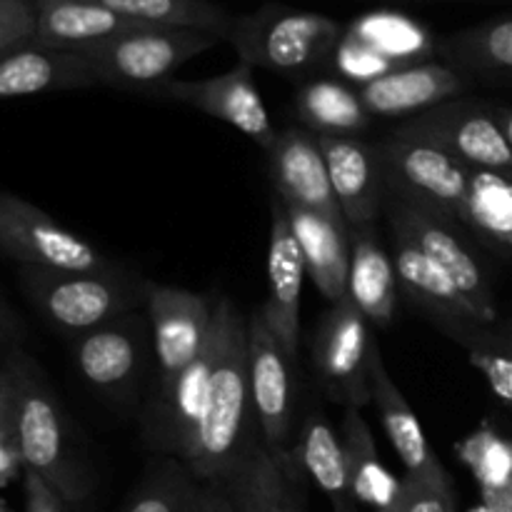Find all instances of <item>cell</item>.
I'll return each instance as SVG.
<instances>
[{"label":"cell","mask_w":512,"mask_h":512,"mask_svg":"<svg viewBox=\"0 0 512 512\" xmlns=\"http://www.w3.org/2000/svg\"><path fill=\"white\" fill-rule=\"evenodd\" d=\"M223 320V348L205 395L190 448L183 463L198 483H225L243 465L250 443L258 438L250 400L248 318L228 295L215 298Z\"/></svg>","instance_id":"1"},{"label":"cell","mask_w":512,"mask_h":512,"mask_svg":"<svg viewBox=\"0 0 512 512\" xmlns=\"http://www.w3.org/2000/svg\"><path fill=\"white\" fill-rule=\"evenodd\" d=\"M13 378L18 388L15 440L23 468L40 475L70 508H83L93 495V473L68 415L28 360L13 365Z\"/></svg>","instance_id":"2"},{"label":"cell","mask_w":512,"mask_h":512,"mask_svg":"<svg viewBox=\"0 0 512 512\" xmlns=\"http://www.w3.org/2000/svg\"><path fill=\"white\" fill-rule=\"evenodd\" d=\"M345 25L318 10L268 3L235 18L228 40L238 63L285 78H303L328 68Z\"/></svg>","instance_id":"3"},{"label":"cell","mask_w":512,"mask_h":512,"mask_svg":"<svg viewBox=\"0 0 512 512\" xmlns=\"http://www.w3.org/2000/svg\"><path fill=\"white\" fill-rule=\"evenodd\" d=\"M23 278L40 313L73 335H85L120 315L143 310L155 285L120 265L98 273L25 268Z\"/></svg>","instance_id":"4"},{"label":"cell","mask_w":512,"mask_h":512,"mask_svg":"<svg viewBox=\"0 0 512 512\" xmlns=\"http://www.w3.org/2000/svg\"><path fill=\"white\" fill-rule=\"evenodd\" d=\"M218 35L195 28H138L85 50L98 85L150 95L180 65L218 45Z\"/></svg>","instance_id":"5"},{"label":"cell","mask_w":512,"mask_h":512,"mask_svg":"<svg viewBox=\"0 0 512 512\" xmlns=\"http://www.w3.org/2000/svg\"><path fill=\"white\" fill-rule=\"evenodd\" d=\"M385 183L393 200L445 215L460 223L468 200L473 170L433 140L405 130L403 125L380 145Z\"/></svg>","instance_id":"6"},{"label":"cell","mask_w":512,"mask_h":512,"mask_svg":"<svg viewBox=\"0 0 512 512\" xmlns=\"http://www.w3.org/2000/svg\"><path fill=\"white\" fill-rule=\"evenodd\" d=\"M438 55V40L423 23L398 10H373L345 25L328 68L350 85L373 83L393 70Z\"/></svg>","instance_id":"7"},{"label":"cell","mask_w":512,"mask_h":512,"mask_svg":"<svg viewBox=\"0 0 512 512\" xmlns=\"http://www.w3.org/2000/svg\"><path fill=\"white\" fill-rule=\"evenodd\" d=\"M295 360L285 353L260 310L248 318V373L255 428L275 463L293 478L303 480L295 460Z\"/></svg>","instance_id":"8"},{"label":"cell","mask_w":512,"mask_h":512,"mask_svg":"<svg viewBox=\"0 0 512 512\" xmlns=\"http://www.w3.org/2000/svg\"><path fill=\"white\" fill-rule=\"evenodd\" d=\"M378 348L370 323L353 300L330 305L313 335V368L320 390L343 408L368 405L373 400L370 363Z\"/></svg>","instance_id":"9"},{"label":"cell","mask_w":512,"mask_h":512,"mask_svg":"<svg viewBox=\"0 0 512 512\" xmlns=\"http://www.w3.org/2000/svg\"><path fill=\"white\" fill-rule=\"evenodd\" d=\"M0 248L25 268L60 273H98L115 268L113 260L88 240L70 233L35 205L0 195Z\"/></svg>","instance_id":"10"},{"label":"cell","mask_w":512,"mask_h":512,"mask_svg":"<svg viewBox=\"0 0 512 512\" xmlns=\"http://www.w3.org/2000/svg\"><path fill=\"white\" fill-rule=\"evenodd\" d=\"M153 345L148 310L120 315L90 333L78 335L73 358L85 383L110 403H128L143 378Z\"/></svg>","instance_id":"11"},{"label":"cell","mask_w":512,"mask_h":512,"mask_svg":"<svg viewBox=\"0 0 512 512\" xmlns=\"http://www.w3.org/2000/svg\"><path fill=\"white\" fill-rule=\"evenodd\" d=\"M403 128L438 143L470 170L512 180V145L495 120L493 108L455 98L405 120Z\"/></svg>","instance_id":"12"},{"label":"cell","mask_w":512,"mask_h":512,"mask_svg":"<svg viewBox=\"0 0 512 512\" xmlns=\"http://www.w3.org/2000/svg\"><path fill=\"white\" fill-rule=\"evenodd\" d=\"M390 220H393L395 233L413 240L458 285L460 293L478 310L480 323L493 328L498 323V305H495L488 273L480 265V260L475 258L470 245L455 230V220L430 213V210L415 208V205L400 203V200H393Z\"/></svg>","instance_id":"13"},{"label":"cell","mask_w":512,"mask_h":512,"mask_svg":"<svg viewBox=\"0 0 512 512\" xmlns=\"http://www.w3.org/2000/svg\"><path fill=\"white\" fill-rule=\"evenodd\" d=\"M150 98L173 100V103L200 110L210 118L223 120L248 135L250 140H255L263 150H268L278 135V130L270 123L268 110H265L263 95L255 85L253 68L245 63L233 65L225 73L210 75L203 80L170 78L168 83L155 88Z\"/></svg>","instance_id":"14"},{"label":"cell","mask_w":512,"mask_h":512,"mask_svg":"<svg viewBox=\"0 0 512 512\" xmlns=\"http://www.w3.org/2000/svg\"><path fill=\"white\" fill-rule=\"evenodd\" d=\"M215 298L173 285H153L145 310L153 328L158 378L153 390L170 388L203 350L213 325Z\"/></svg>","instance_id":"15"},{"label":"cell","mask_w":512,"mask_h":512,"mask_svg":"<svg viewBox=\"0 0 512 512\" xmlns=\"http://www.w3.org/2000/svg\"><path fill=\"white\" fill-rule=\"evenodd\" d=\"M320 148L348 228H373L388 195L380 148L358 135H323Z\"/></svg>","instance_id":"16"},{"label":"cell","mask_w":512,"mask_h":512,"mask_svg":"<svg viewBox=\"0 0 512 512\" xmlns=\"http://www.w3.org/2000/svg\"><path fill=\"white\" fill-rule=\"evenodd\" d=\"M270 180L278 198L295 208L315 210L333 220H345L330 185L320 138L308 128H285L268 150Z\"/></svg>","instance_id":"17"},{"label":"cell","mask_w":512,"mask_h":512,"mask_svg":"<svg viewBox=\"0 0 512 512\" xmlns=\"http://www.w3.org/2000/svg\"><path fill=\"white\" fill-rule=\"evenodd\" d=\"M473 80L445 60H425L363 85L360 98L373 118H415L460 98Z\"/></svg>","instance_id":"18"},{"label":"cell","mask_w":512,"mask_h":512,"mask_svg":"<svg viewBox=\"0 0 512 512\" xmlns=\"http://www.w3.org/2000/svg\"><path fill=\"white\" fill-rule=\"evenodd\" d=\"M305 278L308 270L290 230L288 213L280 198H275L268 245V300L260 313L265 315L270 330L293 360L298 358L300 348V300H303Z\"/></svg>","instance_id":"19"},{"label":"cell","mask_w":512,"mask_h":512,"mask_svg":"<svg viewBox=\"0 0 512 512\" xmlns=\"http://www.w3.org/2000/svg\"><path fill=\"white\" fill-rule=\"evenodd\" d=\"M393 263L398 285L410 303L430 315L443 333L465 328V325H483L478 310L458 290V285L405 235L393 230Z\"/></svg>","instance_id":"20"},{"label":"cell","mask_w":512,"mask_h":512,"mask_svg":"<svg viewBox=\"0 0 512 512\" xmlns=\"http://www.w3.org/2000/svg\"><path fill=\"white\" fill-rule=\"evenodd\" d=\"M283 203V200H280ZM285 205L290 230L295 235L305 270L318 293L330 305L348 300L350 273V228L345 220H333L315 210Z\"/></svg>","instance_id":"21"},{"label":"cell","mask_w":512,"mask_h":512,"mask_svg":"<svg viewBox=\"0 0 512 512\" xmlns=\"http://www.w3.org/2000/svg\"><path fill=\"white\" fill-rule=\"evenodd\" d=\"M35 38L33 43L55 50H85L103 45L130 30L148 28L138 25L93 0H33Z\"/></svg>","instance_id":"22"},{"label":"cell","mask_w":512,"mask_h":512,"mask_svg":"<svg viewBox=\"0 0 512 512\" xmlns=\"http://www.w3.org/2000/svg\"><path fill=\"white\" fill-rule=\"evenodd\" d=\"M98 85L83 53L25 43L0 58V100Z\"/></svg>","instance_id":"23"},{"label":"cell","mask_w":512,"mask_h":512,"mask_svg":"<svg viewBox=\"0 0 512 512\" xmlns=\"http://www.w3.org/2000/svg\"><path fill=\"white\" fill-rule=\"evenodd\" d=\"M398 275L373 228H350L348 298L370 325L388 328L398 308Z\"/></svg>","instance_id":"24"},{"label":"cell","mask_w":512,"mask_h":512,"mask_svg":"<svg viewBox=\"0 0 512 512\" xmlns=\"http://www.w3.org/2000/svg\"><path fill=\"white\" fill-rule=\"evenodd\" d=\"M345 463H348V485L353 503L373 510H390L398 505L403 478H395L378 455L373 430L365 423L358 408H345L340 425Z\"/></svg>","instance_id":"25"},{"label":"cell","mask_w":512,"mask_h":512,"mask_svg":"<svg viewBox=\"0 0 512 512\" xmlns=\"http://www.w3.org/2000/svg\"><path fill=\"white\" fill-rule=\"evenodd\" d=\"M438 55L470 80L512 83V15L443 35Z\"/></svg>","instance_id":"26"},{"label":"cell","mask_w":512,"mask_h":512,"mask_svg":"<svg viewBox=\"0 0 512 512\" xmlns=\"http://www.w3.org/2000/svg\"><path fill=\"white\" fill-rule=\"evenodd\" d=\"M370 395H373V403L380 413L385 435L398 453L400 463L405 465V473H423V470L440 465L438 455L428 445L418 415L410 408L405 395L400 393L395 380L390 378L380 348L375 350L373 363H370Z\"/></svg>","instance_id":"27"},{"label":"cell","mask_w":512,"mask_h":512,"mask_svg":"<svg viewBox=\"0 0 512 512\" xmlns=\"http://www.w3.org/2000/svg\"><path fill=\"white\" fill-rule=\"evenodd\" d=\"M228 483L238 512H305L303 480L275 463L260 435L250 443L243 465Z\"/></svg>","instance_id":"28"},{"label":"cell","mask_w":512,"mask_h":512,"mask_svg":"<svg viewBox=\"0 0 512 512\" xmlns=\"http://www.w3.org/2000/svg\"><path fill=\"white\" fill-rule=\"evenodd\" d=\"M295 460H298L303 475H308L328 495L333 510L355 505L350 498L343 440L318 408H308L303 423H300V435L295 440Z\"/></svg>","instance_id":"29"},{"label":"cell","mask_w":512,"mask_h":512,"mask_svg":"<svg viewBox=\"0 0 512 512\" xmlns=\"http://www.w3.org/2000/svg\"><path fill=\"white\" fill-rule=\"evenodd\" d=\"M298 118L303 128L323 135H358L370 125L373 115L365 108L360 90L340 78H315L300 88Z\"/></svg>","instance_id":"30"},{"label":"cell","mask_w":512,"mask_h":512,"mask_svg":"<svg viewBox=\"0 0 512 512\" xmlns=\"http://www.w3.org/2000/svg\"><path fill=\"white\" fill-rule=\"evenodd\" d=\"M148 28H195L228 40L233 15L210 0H93Z\"/></svg>","instance_id":"31"},{"label":"cell","mask_w":512,"mask_h":512,"mask_svg":"<svg viewBox=\"0 0 512 512\" xmlns=\"http://www.w3.org/2000/svg\"><path fill=\"white\" fill-rule=\"evenodd\" d=\"M460 223L493 245L512 250V180L473 170Z\"/></svg>","instance_id":"32"},{"label":"cell","mask_w":512,"mask_h":512,"mask_svg":"<svg viewBox=\"0 0 512 512\" xmlns=\"http://www.w3.org/2000/svg\"><path fill=\"white\" fill-rule=\"evenodd\" d=\"M198 480L188 470V465L173 455H160L133 495L125 503L123 512H185L195 493Z\"/></svg>","instance_id":"33"},{"label":"cell","mask_w":512,"mask_h":512,"mask_svg":"<svg viewBox=\"0 0 512 512\" xmlns=\"http://www.w3.org/2000/svg\"><path fill=\"white\" fill-rule=\"evenodd\" d=\"M455 455L470 470L480 493H493L512 485V440L483 423L455 445Z\"/></svg>","instance_id":"34"},{"label":"cell","mask_w":512,"mask_h":512,"mask_svg":"<svg viewBox=\"0 0 512 512\" xmlns=\"http://www.w3.org/2000/svg\"><path fill=\"white\" fill-rule=\"evenodd\" d=\"M448 335L468 350L470 365L483 373L493 393L512 408V350L503 343L498 330L488 325H465Z\"/></svg>","instance_id":"35"},{"label":"cell","mask_w":512,"mask_h":512,"mask_svg":"<svg viewBox=\"0 0 512 512\" xmlns=\"http://www.w3.org/2000/svg\"><path fill=\"white\" fill-rule=\"evenodd\" d=\"M398 512H455V490L443 463L423 473H405Z\"/></svg>","instance_id":"36"},{"label":"cell","mask_w":512,"mask_h":512,"mask_svg":"<svg viewBox=\"0 0 512 512\" xmlns=\"http://www.w3.org/2000/svg\"><path fill=\"white\" fill-rule=\"evenodd\" d=\"M35 38L33 0H0V58Z\"/></svg>","instance_id":"37"},{"label":"cell","mask_w":512,"mask_h":512,"mask_svg":"<svg viewBox=\"0 0 512 512\" xmlns=\"http://www.w3.org/2000/svg\"><path fill=\"white\" fill-rule=\"evenodd\" d=\"M185 512H238L230 483H198Z\"/></svg>","instance_id":"38"},{"label":"cell","mask_w":512,"mask_h":512,"mask_svg":"<svg viewBox=\"0 0 512 512\" xmlns=\"http://www.w3.org/2000/svg\"><path fill=\"white\" fill-rule=\"evenodd\" d=\"M25 505L28 512H70V505L40 475L25 470Z\"/></svg>","instance_id":"39"},{"label":"cell","mask_w":512,"mask_h":512,"mask_svg":"<svg viewBox=\"0 0 512 512\" xmlns=\"http://www.w3.org/2000/svg\"><path fill=\"white\" fill-rule=\"evenodd\" d=\"M15 405H18V388L10 370L0 375V430H15Z\"/></svg>","instance_id":"40"},{"label":"cell","mask_w":512,"mask_h":512,"mask_svg":"<svg viewBox=\"0 0 512 512\" xmlns=\"http://www.w3.org/2000/svg\"><path fill=\"white\" fill-rule=\"evenodd\" d=\"M483 495V505H488L493 512H512V485L503 490H493V493Z\"/></svg>","instance_id":"41"},{"label":"cell","mask_w":512,"mask_h":512,"mask_svg":"<svg viewBox=\"0 0 512 512\" xmlns=\"http://www.w3.org/2000/svg\"><path fill=\"white\" fill-rule=\"evenodd\" d=\"M493 115L500 123V128H503L508 143L512 145V108H503V105H500V108H493Z\"/></svg>","instance_id":"42"},{"label":"cell","mask_w":512,"mask_h":512,"mask_svg":"<svg viewBox=\"0 0 512 512\" xmlns=\"http://www.w3.org/2000/svg\"><path fill=\"white\" fill-rule=\"evenodd\" d=\"M498 333H500V338H503V343L512 350V325H510V328H505V330H498Z\"/></svg>","instance_id":"43"},{"label":"cell","mask_w":512,"mask_h":512,"mask_svg":"<svg viewBox=\"0 0 512 512\" xmlns=\"http://www.w3.org/2000/svg\"><path fill=\"white\" fill-rule=\"evenodd\" d=\"M333 512H360L358 505H345V508H335Z\"/></svg>","instance_id":"44"},{"label":"cell","mask_w":512,"mask_h":512,"mask_svg":"<svg viewBox=\"0 0 512 512\" xmlns=\"http://www.w3.org/2000/svg\"><path fill=\"white\" fill-rule=\"evenodd\" d=\"M470 512H493V510H490L488 505H480V508H473Z\"/></svg>","instance_id":"45"},{"label":"cell","mask_w":512,"mask_h":512,"mask_svg":"<svg viewBox=\"0 0 512 512\" xmlns=\"http://www.w3.org/2000/svg\"><path fill=\"white\" fill-rule=\"evenodd\" d=\"M373 512H398L395 508H390V510H373Z\"/></svg>","instance_id":"46"},{"label":"cell","mask_w":512,"mask_h":512,"mask_svg":"<svg viewBox=\"0 0 512 512\" xmlns=\"http://www.w3.org/2000/svg\"><path fill=\"white\" fill-rule=\"evenodd\" d=\"M0 512H10L8 508H5V505H0Z\"/></svg>","instance_id":"47"}]
</instances>
